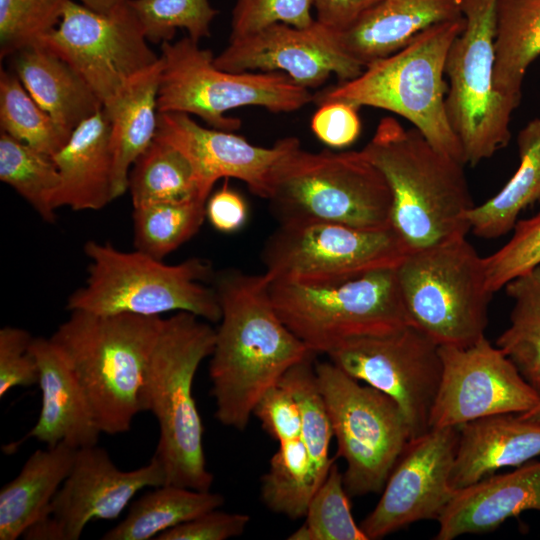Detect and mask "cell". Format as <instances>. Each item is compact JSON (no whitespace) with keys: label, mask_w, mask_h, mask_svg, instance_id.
<instances>
[{"label":"cell","mask_w":540,"mask_h":540,"mask_svg":"<svg viewBox=\"0 0 540 540\" xmlns=\"http://www.w3.org/2000/svg\"><path fill=\"white\" fill-rule=\"evenodd\" d=\"M213 287L221 310L209 364L215 418L243 431L262 395L315 354L279 317L264 273L224 270Z\"/></svg>","instance_id":"cell-1"},{"label":"cell","mask_w":540,"mask_h":540,"mask_svg":"<svg viewBox=\"0 0 540 540\" xmlns=\"http://www.w3.org/2000/svg\"><path fill=\"white\" fill-rule=\"evenodd\" d=\"M361 151L390 187V223L411 252L465 237L470 231L467 214L475 204L464 163L390 116L380 120Z\"/></svg>","instance_id":"cell-2"},{"label":"cell","mask_w":540,"mask_h":540,"mask_svg":"<svg viewBox=\"0 0 540 540\" xmlns=\"http://www.w3.org/2000/svg\"><path fill=\"white\" fill-rule=\"evenodd\" d=\"M189 312H177L163 325L147 365L140 391V410L159 424L154 457L165 484L208 491L214 482L207 469L204 428L192 387L201 362L210 357L216 330Z\"/></svg>","instance_id":"cell-3"},{"label":"cell","mask_w":540,"mask_h":540,"mask_svg":"<svg viewBox=\"0 0 540 540\" xmlns=\"http://www.w3.org/2000/svg\"><path fill=\"white\" fill-rule=\"evenodd\" d=\"M163 318L70 311L50 340L67 360L102 433L130 430Z\"/></svg>","instance_id":"cell-4"},{"label":"cell","mask_w":540,"mask_h":540,"mask_svg":"<svg viewBox=\"0 0 540 540\" xmlns=\"http://www.w3.org/2000/svg\"><path fill=\"white\" fill-rule=\"evenodd\" d=\"M464 24L462 16L425 29L397 52L368 64L359 76L321 91L313 101L318 106L342 101L392 112L412 123L438 151L465 164L447 117L445 80L449 48Z\"/></svg>","instance_id":"cell-5"},{"label":"cell","mask_w":540,"mask_h":540,"mask_svg":"<svg viewBox=\"0 0 540 540\" xmlns=\"http://www.w3.org/2000/svg\"><path fill=\"white\" fill-rule=\"evenodd\" d=\"M267 199L279 223L391 226L390 187L361 150L315 153L299 141L276 164Z\"/></svg>","instance_id":"cell-6"},{"label":"cell","mask_w":540,"mask_h":540,"mask_svg":"<svg viewBox=\"0 0 540 540\" xmlns=\"http://www.w3.org/2000/svg\"><path fill=\"white\" fill-rule=\"evenodd\" d=\"M84 253L90 262L88 275L84 286L69 296V311L141 316L176 311L219 322L216 291L204 284L212 274L204 259L168 265L138 250L125 252L95 240L85 243Z\"/></svg>","instance_id":"cell-7"},{"label":"cell","mask_w":540,"mask_h":540,"mask_svg":"<svg viewBox=\"0 0 540 540\" xmlns=\"http://www.w3.org/2000/svg\"><path fill=\"white\" fill-rule=\"evenodd\" d=\"M396 273L412 323L439 346L466 347L485 337L493 293L484 257L465 237L410 252Z\"/></svg>","instance_id":"cell-8"},{"label":"cell","mask_w":540,"mask_h":540,"mask_svg":"<svg viewBox=\"0 0 540 540\" xmlns=\"http://www.w3.org/2000/svg\"><path fill=\"white\" fill-rule=\"evenodd\" d=\"M396 268L326 284L270 281V294L293 334L314 354L327 355L350 339L413 324Z\"/></svg>","instance_id":"cell-9"},{"label":"cell","mask_w":540,"mask_h":540,"mask_svg":"<svg viewBox=\"0 0 540 540\" xmlns=\"http://www.w3.org/2000/svg\"><path fill=\"white\" fill-rule=\"evenodd\" d=\"M162 69L158 112L195 115L212 128L235 131L241 122L226 112L259 106L274 113L292 112L314 100L309 89L281 72H229L189 36L161 44Z\"/></svg>","instance_id":"cell-10"},{"label":"cell","mask_w":540,"mask_h":540,"mask_svg":"<svg viewBox=\"0 0 540 540\" xmlns=\"http://www.w3.org/2000/svg\"><path fill=\"white\" fill-rule=\"evenodd\" d=\"M496 4L462 0L465 24L446 59L447 117L471 166L508 145L517 108L494 87Z\"/></svg>","instance_id":"cell-11"},{"label":"cell","mask_w":540,"mask_h":540,"mask_svg":"<svg viewBox=\"0 0 540 540\" xmlns=\"http://www.w3.org/2000/svg\"><path fill=\"white\" fill-rule=\"evenodd\" d=\"M317 384L337 441V455L350 497L379 493L410 430L399 405L387 394L346 374L331 361L315 366Z\"/></svg>","instance_id":"cell-12"},{"label":"cell","mask_w":540,"mask_h":540,"mask_svg":"<svg viewBox=\"0 0 540 540\" xmlns=\"http://www.w3.org/2000/svg\"><path fill=\"white\" fill-rule=\"evenodd\" d=\"M411 252L392 228L329 222L279 223L261 258L271 282L326 284L396 268Z\"/></svg>","instance_id":"cell-13"},{"label":"cell","mask_w":540,"mask_h":540,"mask_svg":"<svg viewBox=\"0 0 540 540\" xmlns=\"http://www.w3.org/2000/svg\"><path fill=\"white\" fill-rule=\"evenodd\" d=\"M39 44L67 61L103 106L160 59L150 48L129 0L108 13L66 0L59 24Z\"/></svg>","instance_id":"cell-14"},{"label":"cell","mask_w":540,"mask_h":540,"mask_svg":"<svg viewBox=\"0 0 540 540\" xmlns=\"http://www.w3.org/2000/svg\"><path fill=\"white\" fill-rule=\"evenodd\" d=\"M327 356L352 378L391 397L404 414L411 439L430 429L442 359L440 346L415 324L350 339Z\"/></svg>","instance_id":"cell-15"},{"label":"cell","mask_w":540,"mask_h":540,"mask_svg":"<svg viewBox=\"0 0 540 540\" xmlns=\"http://www.w3.org/2000/svg\"><path fill=\"white\" fill-rule=\"evenodd\" d=\"M442 376L430 428L459 427L494 414H522L540 395L486 337L466 347L440 346Z\"/></svg>","instance_id":"cell-16"},{"label":"cell","mask_w":540,"mask_h":540,"mask_svg":"<svg viewBox=\"0 0 540 540\" xmlns=\"http://www.w3.org/2000/svg\"><path fill=\"white\" fill-rule=\"evenodd\" d=\"M458 427L430 428L408 441L375 508L360 528L368 540L381 539L421 520H438L457 490L449 483Z\"/></svg>","instance_id":"cell-17"},{"label":"cell","mask_w":540,"mask_h":540,"mask_svg":"<svg viewBox=\"0 0 540 540\" xmlns=\"http://www.w3.org/2000/svg\"><path fill=\"white\" fill-rule=\"evenodd\" d=\"M214 64L229 72H281L297 85L310 89L332 74L339 82L359 76L364 67L337 45L334 31L315 22L305 28L271 24L256 32L229 38Z\"/></svg>","instance_id":"cell-18"},{"label":"cell","mask_w":540,"mask_h":540,"mask_svg":"<svg viewBox=\"0 0 540 540\" xmlns=\"http://www.w3.org/2000/svg\"><path fill=\"white\" fill-rule=\"evenodd\" d=\"M155 138L185 155L194 170L199 194L206 200L221 178L238 179L253 194L267 199L276 164L299 142L286 137L271 147H260L232 131L203 127L190 115L177 112H158Z\"/></svg>","instance_id":"cell-19"},{"label":"cell","mask_w":540,"mask_h":540,"mask_svg":"<svg viewBox=\"0 0 540 540\" xmlns=\"http://www.w3.org/2000/svg\"><path fill=\"white\" fill-rule=\"evenodd\" d=\"M164 484V470L154 456L138 469L123 471L103 448L83 447L51 501L50 516L63 540H78L90 521L117 519L138 491Z\"/></svg>","instance_id":"cell-20"},{"label":"cell","mask_w":540,"mask_h":540,"mask_svg":"<svg viewBox=\"0 0 540 540\" xmlns=\"http://www.w3.org/2000/svg\"><path fill=\"white\" fill-rule=\"evenodd\" d=\"M31 351L39 368V418L21 441L9 444L6 449L12 451L29 438L47 447L61 442L75 449L96 445L102 432L65 357L50 338H33Z\"/></svg>","instance_id":"cell-21"},{"label":"cell","mask_w":540,"mask_h":540,"mask_svg":"<svg viewBox=\"0 0 540 540\" xmlns=\"http://www.w3.org/2000/svg\"><path fill=\"white\" fill-rule=\"evenodd\" d=\"M527 510L540 511V461H529L514 472L492 474L457 490L437 520L435 539L491 532Z\"/></svg>","instance_id":"cell-22"},{"label":"cell","mask_w":540,"mask_h":540,"mask_svg":"<svg viewBox=\"0 0 540 540\" xmlns=\"http://www.w3.org/2000/svg\"><path fill=\"white\" fill-rule=\"evenodd\" d=\"M450 486L463 489L504 467H519L540 455V423L502 413L460 425Z\"/></svg>","instance_id":"cell-23"},{"label":"cell","mask_w":540,"mask_h":540,"mask_svg":"<svg viewBox=\"0 0 540 540\" xmlns=\"http://www.w3.org/2000/svg\"><path fill=\"white\" fill-rule=\"evenodd\" d=\"M462 0H380L353 26L334 37L339 48L364 68L406 46L438 23L461 18Z\"/></svg>","instance_id":"cell-24"},{"label":"cell","mask_w":540,"mask_h":540,"mask_svg":"<svg viewBox=\"0 0 540 540\" xmlns=\"http://www.w3.org/2000/svg\"><path fill=\"white\" fill-rule=\"evenodd\" d=\"M110 130L102 108L77 126L52 156L60 175L55 209L100 210L115 199Z\"/></svg>","instance_id":"cell-25"},{"label":"cell","mask_w":540,"mask_h":540,"mask_svg":"<svg viewBox=\"0 0 540 540\" xmlns=\"http://www.w3.org/2000/svg\"><path fill=\"white\" fill-rule=\"evenodd\" d=\"M13 69L25 89L67 135L103 105L83 77L42 44L13 55Z\"/></svg>","instance_id":"cell-26"},{"label":"cell","mask_w":540,"mask_h":540,"mask_svg":"<svg viewBox=\"0 0 540 540\" xmlns=\"http://www.w3.org/2000/svg\"><path fill=\"white\" fill-rule=\"evenodd\" d=\"M77 449L61 442L33 452L0 491V540H16L50 514V504L69 475Z\"/></svg>","instance_id":"cell-27"},{"label":"cell","mask_w":540,"mask_h":540,"mask_svg":"<svg viewBox=\"0 0 540 540\" xmlns=\"http://www.w3.org/2000/svg\"><path fill=\"white\" fill-rule=\"evenodd\" d=\"M161 58L135 77L103 109L110 122L115 199L128 190L131 166L154 140L158 121Z\"/></svg>","instance_id":"cell-28"},{"label":"cell","mask_w":540,"mask_h":540,"mask_svg":"<svg viewBox=\"0 0 540 540\" xmlns=\"http://www.w3.org/2000/svg\"><path fill=\"white\" fill-rule=\"evenodd\" d=\"M519 166L504 187L484 203L474 205L467 220L476 236L496 239L513 230L519 214L540 200V118L517 135Z\"/></svg>","instance_id":"cell-29"},{"label":"cell","mask_w":540,"mask_h":540,"mask_svg":"<svg viewBox=\"0 0 540 540\" xmlns=\"http://www.w3.org/2000/svg\"><path fill=\"white\" fill-rule=\"evenodd\" d=\"M540 56V0H497L496 91L519 106L528 67Z\"/></svg>","instance_id":"cell-30"},{"label":"cell","mask_w":540,"mask_h":540,"mask_svg":"<svg viewBox=\"0 0 540 540\" xmlns=\"http://www.w3.org/2000/svg\"><path fill=\"white\" fill-rule=\"evenodd\" d=\"M220 493L164 484L134 501L128 514L103 540H149L207 511L220 508Z\"/></svg>","instance_id":"cell-31"},{"label":"cell","mask_w":540,"mask_h":540,"mask_svg":"<svg viewBox=\"0 0 540 540\" xmlns=\"http://www.w3.org/2000/svg\"><path fill=\"white\" fill-rule=\"evenodd\" d=\"M128 190L133 207L203 199L189 160L173 145L157 138L131 166Z\"/></svg>","instance_id":"cell-32"},{"label":"cell","mask_w":540,"mask_h":540,"mask_svg":"<svg viewBox=\"0 0 540 540\" xmlns=\"http://www.w3.org/2000/svg\"><path fill=\"white\" fill-rule=\"evenodd\" d=\"M504 288L514 305L510 325L496 345L540 395V266L514 278Z\"/></svg>","instance_id":"cell-33"},{"label":"cell","mask_w":540,"mask_h":540,"mask_svg":"<svg viewBox=\"0 0 540 540\" xmlns=\"http://www.w3.org/2000/svg\"><path fill=\"white\" fill-rule=\"evenodd\" d=\"M0 180L29 203L43 221L55 222L53 200L60 175L52 156L1 132Z\"/></svg>","instance_id":"cell-34"},{"label":"cell","mask_w":540,"mask_h":540,"mask_svg":"<svg viewBox=\"0 0 540 540\" xmlns=\"http://www.w3.org/2000/svg\"><path fill=\"white\" fill-rule=\"evenodd\" d=\"M206 202L195 198L133 207L135 250L163 260L199 231L206 218Z\"/></svg>","instance_id":"cell-35"},{"label":"cell","mask_w":540,"mask_h":540,"mask_svg":"<svg viewBox=\"0 0 540 540\" xmlns=\"http://www.w3.org/2000/svg\"><path fill=\"white\" fill-rule=\"evenodd\" d=\"M317 489L311 461L301 438L279 443L261 480V499L266 507L296 520L305 516Z\"/></svg>","instance_id":"cell-36"},{"label":"cell","mask_w":540,"mask_h":540,"mask_svg":"<svg viewBox=\"0 0 540 540\" xmlns=\"http://www.w3.org/2000/svg\"><path fill=\"white\" fill-rule=\"evenodd\" d=\"M314 355L292 366L281 378L295 398L301 414V440L308 452L312 472L318 487L327 476L335 458L329 457V446L333 431L326 406L319 390Z\"/></svg>","instance_id":"cell-37"},{"label":"cell","mask_w":540,"mask_h":540,"mask_svg":"<svg viewBox=\"0 0 540 540\" xmlns=\"http://www.w3.org/2000/svg\"><path fill=\"white\" fill-rule=\"evenodd\" d=\"M1 132L47 155H55L68 141L50 115L25 89L17 75L0 71Z\"/></svg>","instance_id":"cell-38"},{"label":"cell","mask_w":540,"mask_h":540,"mask_svg":"<svg viewBox=\"0 0 540 540\" xmlns=\"http://www.w3.org/2000/svg\"><path fill=\"white\" fill-rule=\"evenodd\" d=\"M349 498L343 473L334 462L310 500L305 522L287 539L368 540L354 521Z\"/></svg>","instance_id":"cell-39"},{"label":"cell","mask_w":540,"mask_h":540,"mask_svg":"<svg viewBox=\"0 0 540 540\" xmlns=\"http://www.w3.org/2000/svg\"><path fill=\"white\" fill-rule=\"evenodd\" d=\"M148 42L171 41L177 29L199 42L209 37L210 25L218 14L209 0H129Z\"/></svg>","instance_id":"cell-40"},{"label":"cell","mask_w":540,"mask_h":540,"mask_svg":"<svg viewBox=\"0 0 540 540\" xmlns=\"http://www.w3.org/2000/svg\"><path fill=\"white\" fill-rule=\"evenodd\" d=\"M66 0H0V56L35 45L60 22Z\"/></svg>","instance_id":"cell-41"},{"label":"cell","mask_w":540,"mask_h":540,"mask_svg":"<svg viewBox=\"0 0 540 540\" xmlns=\"http://www.w3.org/2000/svg\"><path fill=\"white\" fill-rule=\"evenodd\" d=\"M488 289L495 293L514 278L540 266V213L518 220L510 240L484 257Z\"/></svg>","instance_id":"cell-42"},{"label":"cell","mask_w":540,"mask_h":540,"mask_svg":"<svg viewBox=\"0 0 540 540\" xmlns=\"http://www.w3.org/2000/svg\"><path fill=\"white\" fill-rule=\"evenodd\" d=\"M312 7L313 0H236L229 38L244 36L275 23L308 27L315 22Z\"/></svg>","instance_id":"cell-43"},{"label":"cell","mask_w":540,"mask_h":540,"mask_svg":"<svg viewBox=\"0 0 540 540\" xmlns=\"http://www.w3.org/2000/svg\"><path fill=\"white\" fill-rule=\"evenodd\" d=\"M33 337L13 326L0 329V397L15 387L38 384V363L31 351Z\"/></svg>","instance_id":"cell-44"},{"label":"cell","mask_w":540,"mask_h":540,"mask_svg":"<svg viewBox=\"0 0 540 540\" xmlns=\"http://www.w3.org/2000/svg\"><path fill=\"white\" fill-rule=\"evenodd\" d=\"M253 414L260 421L263 430L278 443L301 438L299 406L291 392L281 383L262 395Z\"/></svg>","instance_id":"cell-45"},{"label":"cell","mask_w":540,"mask_h":540,"mask_svg":"<svg viewBox=\"0 0 540 540\" xmlns=\"http://www.w3.org/2000/svg\"><path fill=\"white\" fill-rule=\"evenodd\" d=\"M250 517L219 508L207 511L187 522L160 533L157 540H226L244 533Z\"/></svg>","instance_id":"cell-46"},{"label":"cell","mask_w":540,"mask_h":540,"mask_svg":"<svg viewBox=\"0 0 540 540\" xmlns=\"http://www.w3.org/2000/svg\"><path fill=\"white\" fill-rule=\"evenodd\" d=\"M358 109L342 101L323 103L312 117L311 129L329 147H348L355 142L361 131Z\"/></svg>","instance_id":"cell-47"},{"label":"cell","mask_w":540,"mask_h":540,"mask_svg":"<svg viewBox=\"0 0 540 540\" xmlns=\"http://www.w3.org/2000/svg\"><path fill=\"white\" fill-rule=\"evenodd\" d=\"M227 180L225 179L219 190L208 197L206 218L217 231L233 233L246 223L248 208L244 198L229 186Z\"/></svg>","instance_id":"cell-48"},{"label":"cell","mask_w":540,"mask_h":540,"mask_svg":"<svg viewBox=\"0 0 540 540\" xmlns=\"http://www.w3.org/2000/svg\"><path fill=\"white\" fill-rule=\"evenodd\" d=\"M380 0H313L316 20L327 28L342 32L353 26Z\"/></svg>","instance_id":"cell-49"},{"label":"cell","mask_w":540,"mask_h":540,"mask_svg":"<svg viewBox=\"0 0 540 540\" xmlns=\"http://www.w3.org/2000/svg\"><path fill=\"white\" fill-rule=\"evenodd\" d=\"M78 2L82 3L83 5L101 12V13H108L111 10H113L118 5L122 4L123 2L127 0H77Z\"/></svg>","instance_id":"cell-50"},{"label":"cell","mask_w":540,"mask_h":540,"mask_svg":"<svg viewBox=\"0 0 540 540\" xmlns=\"http://www.w3.org/2000/svg\"><path fill=\"white\" fill-rule=\"evenodd\" d=\"M519 416L524 420L540 423V401L534 408L525 413L519 414Z\"/></svg>","instance_id":"cell-51"}]
</instances>
